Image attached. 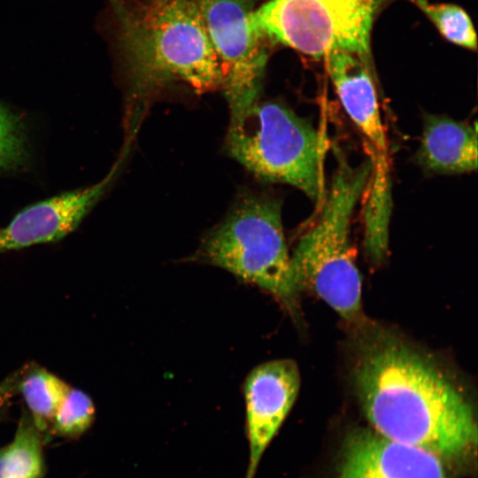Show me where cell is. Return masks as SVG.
Wrapping results in <instances>:
<instances>
[{"instance_id":"6da1fadb","label":"cell","mask_w":478,"mask_h":478,"mask_svg":"<svg viewBox=\"0 0 478 478\" xmlns=\"http://www.w3.org/2000/svg\"><path fill=\"white\" fill-rule=\"evenodd\" d=\"M354 386L372 428L444 460L471 453L477 442L474 410L457 386L427 357L393 338L361 350Z\"/></svg>"},{"instance_id":"7a4b0ae2","label":"cell","mask_w":478,"mask_h":478,"mask_svg":"<svg viewBox=\"0 0 478 478\" xmlns=\"http://www.w3.org/2000/svg\"><path fill=\"white\" fill-rule=\"evenodd\" d=\"M110 2L135 102L171 82L199 93L220 88V65L197 0Z\"/></svg>"},{"instance_id":"3957f363","label":"cell","mask_w":478,"mask_h":478,"mask_svg":"<svg viewBox=\"0 0 478 478\" xmlns=\"http://www.w3.org/2000/svg\"><path fill=\"white\" fill-rule=\"evenodd\" d=\"M336 166L315 220L290 255L297 292L309 290L350 323L361 320V276L351 243V218L364 196L372 162L352 165L334 147Z\"/></svg>"},{"instance_id":"277c9868","label":"cell","mask_w":478,"mask_h":478,"mask_svg":"<svg viewBox=\"0 0 478 478\" xmlns=\"http://www.w3.org/2000/svg\"><path fill=\"white\" fill-rule=\"evenodd\" d=\"M226 149L259 180L288 184L320 206L325 142L306 120L276 102H256L230 118Z\"/></svg>"},{"instance_id":"5b68a950","label":"cell","mask_w":478,"mask_h":478,"mask_svg":"<svg viewBox=\"0 0 478 478\" xmlns=\"http://www.w3.org/2000/svg\"><path fill=\"white\" fill-rule=\"evenodd\" d=\"M195 259L228 271L297 313L294 284L278 199L247 194L201 242Z\"/></svg>"},{"instance_id":"8992f818","label":"cell","mask_w":478,"mask_h":478,"mask_svg":"<svg viewBox=\"0 0 478 478\" xmlns=\"http://www.w3.org/2000/svg\"><path fill=\"white\" fill-rule=\"evenodd\" d=\"M394 0H268L251 21L265 38L313 58L332 50L359 56L374 69L373 26Z\"/></svg>"},{"instance_id":"52a82bcc","label":"cell","mask_w":478,"mask_h":478,"mask_svg":"<svg viewBox=\"0 0 478 478\" xmlns=\"http://www.w3.org/2000/svg\"><path fill=\"white\" fill-rule=\"evenodd\" d=\"M256 0H197L221 68L220 88L235 117L258 101L266 70V39L251 15Z\"/></svg>"},{"instance_id":"ba28073f","label":"cell","mask_w":478,"mask_h":478,"mask_svg":"<svg viewBox=\"0 0 478 478\" xmlns=\"http://www.w3.org/2000/svg\"><path fill=\"white\" fill-rule=\"evenodd\" d=\"M300 387L295 361L276 359L253 368L244 382L250 445L247 478H253L261 456L292 408Z\"/></svg>"},{"instance_id":"9c48e42d","label":"cell","mask_w":478,"mask_h":478,"mask_svg":"<svg viewBox=\"0 0 478 478\" xmlns=\"http://www.w3.org/2000/svg\"><path fill=\"white\" fill-rule=\"evenodd\" d=\"M337 478L450 477L436 454L358 428L344 439Z\"/></svg>"},{"instance_id":"30bf717a","label":"cell","mask_w":478,"mask_h":478,"mask_svg":"<svg viewBox=\"0 0 478 478\" xmlns=\"http://www.w3.org/2000/svg\"><path fill=\"white\" fill-rule=\"evenodd\" d=\"M339 100L371 150V173L390 176L387 135L373 75L374 69L358 55L332 50L323 57Z\"/></svg>"},{"instance_id":"8fae6325","label":"cell","mask_w":478,"mask_h":478,"mask_svg":"<svg viewBox=\"0 0 478 478\" xmlns=\"http://www.w3.org/2000/svg\"><path fill=\"white\" fill-rule=\"evenodd\" d=\"M114 167L99 182L31 204L0 228V253L61 240L73 232L111 183Z\"/></svg>"},{"instance_id":"7c38bea8","label":"cell","mask_w":478,"mask_h":478,"mask_svg":"<svg viewBox=\"0 0 478 478\" xmlns=\"http://www.w3.org/2000/svg\"><path fill=\"white\" fill-rule=\"evenodd\" d=\"M417 157L428 170L463 173L477 169V127L444 116L427 114Z\"/></svg>"},{"instance_id":"4fadbf2b","label":"cell","mask_w":478,"mask_h":478,"mask_svg":"<svg viewBox=\"0 0 478 478\" xmlns=\"http://www.w3.org/2000/svg\"><path fill=\"white\" fill-rule=\"evenodd\" d=\"M42 438L25 413L12 440L0 448V478H42L45 472Z\"/></svg>"},{"instance_id":"5bb4252c","label":"cell","mask_w":478,"mask_h":478,"mask_svg":"<svg viewBox=\"0 0 478 478\" xmlns=\"http://www.w3.org/2000/svg\"><path fill=\"white\" fill-rule=\"evenodd\" d=\"M70 389L66 382L43 368L23 371L19 390L33 423L42 436L50 432L53 417Z\"/></svg>"},{"instance_id":"9a60e30c","label":"cell","mask_w":478,"mask_h":478,"mask_svg":"<svg viewBox=\"0 0 478 478\" xmlns=\"http://www.w3.org/2000/svg\"><path fill=\"white\" fill-rule=\"evenodd\" d=\"M449 42L475 50L476 34L473 22L460 6L453 4H432L428 0H412Z\"/></svg>"},{"instance_id":"2e32d148","label":"cell","mask_w":478,"mask_h":478,"mask_svg":"<svg viewBox=\"0 0 478 478\" xmlns=\"http://www.w3.org/2000/svg\"><path fill=\"white\" fill-rule=\"evenodd\" d=\"M95 414L90 397L71 387L53 417L50 432L65 438L79 437L90 428Z\"/></svg>"},{"instance_id":"e0dca14e","label":"cell","mask_w":478,"mask_h":478,"mask_svg":"<svg viewBox=\"0 0 478 478\" xmlns=\"http://www.w3.org/2000/svg\"><path fill=\"white\" fill-rule=\"evenodd\" d=\"M27 158L23 124L16 114L0 104V171L16 170Z\"/></svg>"},{"instance_id":"ac0fdd59","label":"cell","mask_w":478,"mask_h":478,"mask_svg":"<svg viewBox=\"0 0 478 478\" xmlns=\"http://www.w3.org/2000/svg\"><path fill=\"white\" fill-rule=\"evenodd\" d=\"M23 371H18L0 382V419L8 409L14 395L19 390V383Z\"/></svg>"}]
</instances>
